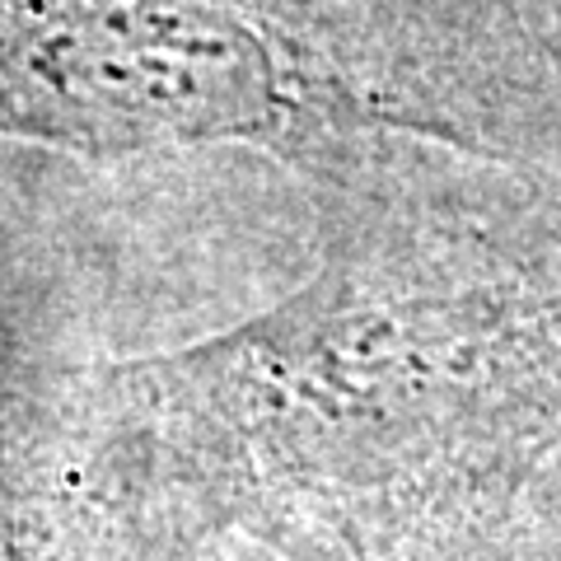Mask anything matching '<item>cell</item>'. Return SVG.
<instances>
[{
    "instance_id": "6da1fadb",
    "label": "cell",
    "mask_w": 561,
    "mask_h": 561,
    "mask_svg": "<svg viewBox=\"0 0 561 561\" xmlns=\"http://www.w3.org/2000/svg\"><path fill=\"white\" fill-rule=\"evenodd\" d=\"M267 113V57L220 20L127 0H0V122L239 131Z\"/></svg>"
}]
</instances>
